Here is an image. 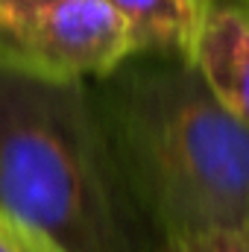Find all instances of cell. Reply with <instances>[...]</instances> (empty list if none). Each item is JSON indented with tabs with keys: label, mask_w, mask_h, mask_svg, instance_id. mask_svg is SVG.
Instances as JSON below:
<instances>
[{
	"label": "cell",
	"mask_w": 249,
	"mask_h": 252,
	"mask_svg": "<svg viewBox=\"0 0 249 252\" xmlns=\"http://www.w3.org/2000/svg\"><path fill=\"white\" fill-rule=\"evenodd\" d=\"M156 252H249V223L238 229H220L205 235L158 241Z\"/></svg>",
	"instance_id": "obj_6"
},
{
	"label": "cell",
	"mask_w": 249,
	"mask_h": 252,
	"mask_svg": "<svg viewBox=\"0 0 249 252\" xmlns=\"http://www.w3.org/2000/svg\"><path fill=\"white\" fill-rule=\"evenodd\" d=\"M91 94L156 244L249 223V126L193 62L126 56Z\"/></svg>",
	"instance_id": "obj_1"
},
{
	"label": "cell",
	"mask_w": 249,
	"mask_h": 252,
	"mask_svg": "<svg viewBox=\"0 0 249 252\" xmlns=\"http://www.w3.org/2000/svg\"><path fill=\"white\" fill-rule=\"evenodd\" d=\"M232 3H238L241 9H247V12H249V0H232Z\"/></svg>",
	"instance_id": "obj_8"
},
{
	"label": "cell",
	"mask_w": 249,
	"mask_h": 252,
	"mask_svg": "<svg viewBox=\"0 0 249 252\" xmlns=\"http://www.w3.org/2000/svg\"><path fill=\"white\" fill-rule=\"evenodd\" d=\"M193 64L220 97V103L249 126V12L232 0H217L199 44Z\"/></svg>",
	"instance_id": "obj_4"
},
{
	"label": "cell",
	"mask_w": 249,
	"mask_h": 252,
	"mask_svg": "<svg viewBox=\"0 0 249 252\" xmlns=\"http://www.w3.org/2000/svg\"><path fill=\"white\" fill-rule=\"evenodd\" d=\"M129 56L106 0H0V70L41 82H94Z\"/></svg>",
	"instance_id": "obj_3"
},
{
	"label": "cell",
	"mask_w": 249,
	"mask_h": 252,
	"mask_svg": "<svg viewBox=\"0 0 249 252\" xmlns=\"http://www.w3.org/2000/svg\"><path fill=\"white\" fill-rule=\"evenodd\" d=\"M126 30L129 56L193 62V50L217 0H106Z\"/></svg>",
	"instance_id": "obj_5"
},
{
	"label": "cell",
	"mask_w": 249,
	"mask_h": 252,
	"mask_svg": "<svg viewBox=\"0 0 249 252\" xmlns=\"http://www.w3.org/2000/svg\"><path fill=\"white\" fill-rule=\"evenodd\" d=\"M0 252H62L35 229L0 211Z\"/></svg>",
	"instance_id": "obj_7"
},
{
	"label": "cell",
	"mask_w": 249,
	"mask_h": 252,
	"mask_svg": "<svg viewBox=\"0 0 249 252\" xmlns=\"http://www.w3.org/2000/svg\"><path fill=\"white\" fill-rule=\"evenodd\" d=\"M0 211L62 252H156L100 124L91 82L0 70Z\"/></svg>",
	"instance_id": "obj_2"
}]
</instances>
